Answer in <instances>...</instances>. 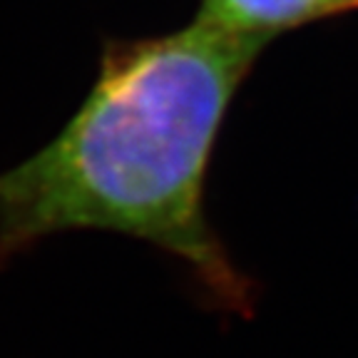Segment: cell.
<instances>
[{"label": "cell", "instance_id": "1", "mask_svg": "<svg viewBox=\"0 0 358 358\" xmlns=\"http://www.w3.org/2000/svg\"><path fill=\"white\" fill-rule=\"evenodd\" d=\"M264 45L194 17L152 38H105L65 127L0 172V268L67 231H112L182 262L217 311L252 316L257 286L207 217V174Z\"/></svg>", "mask_w": 358, "mask_h": 358}, {"label": "cell", "instance_id": "2", "mask_svg": "<svg viewBox=\"0 0 358 358\" xmlns=\"http://www.w3.org/2000/svg\"><path fill=\"white\" fill-rule=\"evenodd\" d=\"M331 15H341L334 0H201L196 13L214 28L262 45Z\"/></svg>", "mask_w": 358, "mask_h": 358}, {"label": "cell", "instance_id": "3", "mask_svg": "<svg viewBox=\"0 0 358 358\" xmlns=\"http://www.w3.org/2000/svg\"><path fill=\"white\" fill-rule=\"evenodd\" d=\"M334 3L338 6V10H341V13L356 10V8H358V0H334Z\"/></svg>", "mask_w": 358, "mask_h": 358}]
</instances>
